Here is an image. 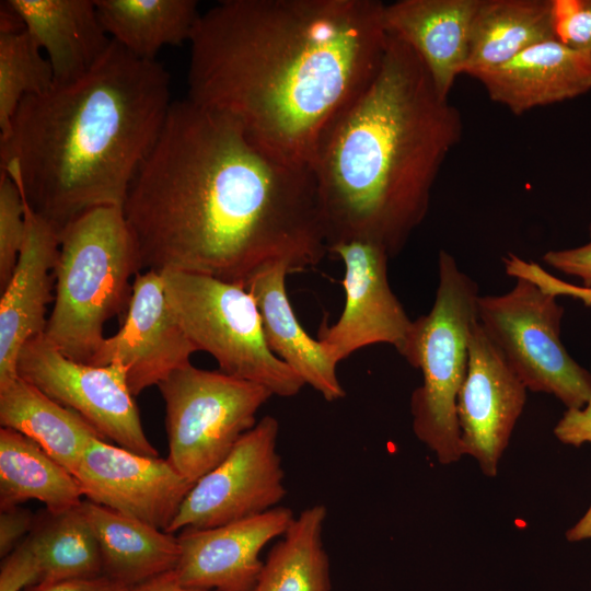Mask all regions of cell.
<instances>
[{"label": "cell", "mask_w": 591, "mask_h": 591, "mask_svg": "<svg viewBox=\"0 0 591 591\" xmlns=\"http://www.w3.org/2000/svg\"><path fill=\"white\" fill-rule=\"evenodd\" d=\"M123 212L141 271L195 273L244 287L267 263L303 271L327 252L310 167L265 151L229 117L189 99L172 102Z\"/></svg>", "instance_id": "cell-1"}, {"label": "cell", "mask_w": 591, "mask_h": 591, "mask_svg": "<svg viewBox=\"0 0 591 591\" xmlns=\"http://www.w3.org/2000/svg\"><path fill=\"white\" fill-rule=\"evenodd\" d=\"M383 7L221 1L200 14L189 39L187 99L225 115L273 155L309 166L326 125L381 66Z\"/></svg>", "instance_id": "cell-2"}, {"label": "cell", "mask_w": 591, "mask_h": 591, "mask_svg": "<svg viewBox=\"0 0 591 591\" xmlns=\"http://www.w3.org/2000/svg\"><path fill=\"white\" fill-rule=\"evenodd\" d=\"M462 132L419 57L389 35L375 76L326 125L309 165L327 248L366 240L398 254Z\"/></svg>", "instance_id": "cell-3"}, {"label": "cell", "mask_w": 591, "mask_h": 591, "mask_svg": "<svg viewBox=\"0 0 591 591\" xmlns=\"http://www.w3.org/2000/svg\"><path fill=\"white\" fill-rule=\"evenodd\" d=\"M172 102L163 66L112 40L80 79L21 101L0 137V170L59 232L92 209L123 208Z\"/></svg>", "instance_id": "cell-4"}, {"label": "cell", "mask_w": 591, "mask_h": 591, "mask_svg": "<svg viewBox=\"0 0 591 591\" xmlns=\"http://www.w3.org/2000/svg\"><path fill=\"white\" fill-rule=\"evenodd\" d=\"M55 301L45 338L66 357L90 363L105 323L128 308L141 271L137 243L120 207L92 209L60 231Z\"/></svg>", "instance_id": "cell-5"}, {"label": "cell", "mask_w": 591, "mask_h": 591, "mask_svg": "<svg viewBox=\"0 0 591 591\" xmlns=\"http://www.w3.org/2000/svg\"><path fill=\"white\" fill-rule=\"evenodd\" d=\"M439 282L430 312L413 321L402 357L421 371L410 397L413 429L442 464L463 454L456 402L468 363L471 331L477 320L478 287L445 251L438 258Z\"/></svg>", "instance_id": "cell-6"}, {"label": "cell", "mask_w": 591, "mask_h": 591, "mask_svg": "<svg viewBox=\"0 0 591 591\" xmlns=\"http://www.w3.org/2000/svg\"><path fill=\"white\" fill-rule=\"evenodd\" d=\"M170 309L197 351H206L220 371L291 397L305 385L269 349L253 296L241 285L211 276L160 273Z\"/></svg>", "instance_id": "cell-7"}, {"label": "cell", "mask_w": 591, "mask_h": 591, "mask_svg": "<svg viewBox=\"0 0 591 591\" xmlns=\"http://www.w3.org/2000/svg\"><path fill=\"white\" fill-rule=\"evenodd\" d=\"M505 263L517 282L503 294L478 297V322L528 390L553 394L568 409L584 407L591 373L560 340L564 309L556 301L557 283H542L517 256Z\"/></svg>", "instance_id": "cell-8"}, {"label": "cell", "mask_w": 591, "mask_h": 591, "mask_svg": "<svg viewBox=\"0 0 591 591\" xmlns=\"http://www.w3.org/2000/svg\"><path fill=\"white\" fill-rule=\"evenodd\" d=\"M158 387L165 403L166 459L192 484L223 461L273 396L260 384L192 363Z\"/></svg>", "instance_id": "cell-9"}, {"label": "cell", "mask_w": 591, "mask_h": 591, "mask_svg": "<svg viewBox=\"0 0 591 591\" xmlns=\"http://www.w3.org/2000/svg\"><path fill=\"white\" fill-rule=\"evenodd\" d=\"M18 374L81 415L106 441L138 454L159 456L144 433L120 362L93 366L74 361L43 334L22 348Z\"/></svg>", "instance_id": "cell-10"}, {"label": "cell", "mask_w": 591, "mask_h": 591, "mask_svg": "<svg viewBox=\"0 0 591 591\" xmlns=\"http://www.w3.org/2000/svg\"><path fill=\"white\" fill-rule=\"evenodd\" d=\"M279 422L263 417L185 497L166 532L208 529L264 513L286 496L277 452Z\"/></svg>", "instance_id": "cell-11"}, {"label": "cell", "mask_w": 591, "mask_h": 591, "mask_svg": "<svg viewBox=\"0 0 591 591\" xmlns=\"http://www.w3.org/2000/svg\"><path fill=\"white\" fill-rule=\"evenodd\" d=\"M327 252L339 257L345 267L344 310L336 323H323L317 333L329 358L338 364L374 344L392 345L402 355L413 321L390 287L389 253L366 240L336 243Z\"/></svg>", "instance_id": "cell-12"}, {"label": "cell", "mask_w": 591, "mask_h": 591, "mask_svg": "<svg viewBox=\"0 0 591 591\" xmlns=\"http://www.w3.org/2000/svg\"><path fill=\"white\" fill-rule=\"evenodd\" d=\"M86 500L167 531L194 486L167 461L96 438L74 475Z\"/></svg>", "instance_id": "cell-13"}, {"label": "cell", "mask_w": 591, "mask_h": 591, "mask_svg": "<svg viewBox=\"0 0 591 591\" xmlns=\"http://www.w3.org/2000/svg\"><path fill=\"white\" fill-rule=\"evenodd\" d=\"M526 390L476 320L456 413L463 454L475 457L487 476L497 474L499 460L523 410Z\"/></svg>", "instance_id": "cell-14"}, {"label": "cell", "mask_w": 591, "mask_h": 591, "mask_svg": "<svg viewBox=\"0 0 591 591\" xmlns=\"http://www.w3.org/2000/svg\"><path fill=\"white\" fill-rule=\"evenodd\" d=\"M197 349L175 320L160 273L140 271L120 329L105 337L89 364L120 362L134 396L190 364Z\"/></svg>", "instance_id": "cell-15"}, {"label": "cell", "mask_w": 591, "mask_h": 591, "mask_svg": "<svg viewBox=\"0 0 591 591\" xmlns=\"http://www.w3.org/2000/svg\"><path fill=\"white\" fill-rule=\"evenodd\" d=\"M294 515L275 507L258 515L208 529H184L177 536L178 582L201 591H252L264 561L262 549L282 536Z\"/></svg>", "instance_id": "cell-16"}, {"label": "cell", "mask_w": 591, "mask_h": 591, "mask_svg": "<svg viewBox=\"0 0 591 591\" xmlns=\"http://www.w3.org/2000/svg\"><path fill=\"white\" fill-rule=\"evenodd\" d=\"M23 199L26 236L14 273L1 290L0 385L19 376L22 348L46 329V306L53 300L59 254L60 232L32 210L24 195Z\"/></svg>", "instance_id": "cell-17"}, {"label": "cell", "mask_w": 591, "mask_h": 591, "mask_svg": "<svg viewBox=\"0 0 591 591\" xmlns=\"http://www.w3.org/2000/svg\"><path fill=\"white\" fill-rule=\"evenodd\" d=\"M513 115L575 99L591 90V56L551 38L472 76Z\"/></svg>", "instance_id": "cell-18"}, {"label": "cell", "mask_w": 591, "mask_h": 591, "mask_svg": "<svg viewBox=\"0 0 591 591\" xmlns=\"http://www.w3.org/2000/svg\"><path fill=\"white\" fill-rule=\"evenodd\" d=\"M479 0H399L383 7L386 33L421 60L437 90L448 96L463 74Z\"/></svg>", "instance_id": "cell-19"}, {"label": "cell", "mask_w": 591, "mask_h": 591, "mask_svg": "<svg viewBox=\"0 0 591 591\" xmlns=\"http://www.w3.org/2000/svg\"><path fill=\"white\" fill-rule=\"evenodd\" d=\"M292 273L287 260L267 263L247 279L244 288L256 301L271 352L326 401H338L346 393L337 376V363L322 343L304 331L289 301L286 278Z\"/></svg>", "instance_id": "cell-20"}, {"label": "cell", "mask_w": 591, "mask_h": 591, "mask_svg": "<svg viewBox=\"0 0 591 591\" xmlns=\"http://www.w3.org/2000/svg\"><path fill=\"white\" fill-rule=\"evenodd\" d=\"M24 28L46 54L54 84L86 74L108 50L95 0H7Z\"/></svg>", "instance_id": "cell-21"}, {"label": "cell", "mask_w": 591, "mask_h": 591, "mask_svg": "<svg viewBox=\"0 0 591 591\" xmlns=\"http://www.w3.org/2000/svg\"><path fill=\"white\" fill-rule=\"evenodd\" d=\"M80 510L99 544L103 575L131 588L175 569L174 534L86 499Z\"/></svg>", "instance_id": "cell-22"}, {"label": "cell", "mask_w": 591, "mask_h": 591, "mask_svg": "<svg viewBox=\"0 0 591 591\" xmlns=\"http://www.w3.org/2000/svg\"><path fill=\"white\" fill-rule=\"evenodd\" d=\"M0 424L33 440L73 475L90 442L104 439L81 415L20 375L0 385Z\"/></svg>", "instance_id": "cell-23"}, {"label": "cell", "mask_w": 591, "mask_h": 591, "mask_svg": "<svg viewBox=\"0 0 591 591\" xmlns=\"http://www.w3.org/2000/svg\"><path fill=\"white\" fill-rule=\"evenodd\" d=\"M551 38H556L552 0H479L463 74L500 66Z\"/></svg>", "instance_id": "cell-24"}, {"label": "cell", "mask_w": 591, "mask_h": 591, "mask_svg": "<svg viewBox=\"0 0 591 591\" xmlns=\"http://www.w3.org/2000/svg\"><path fill=\"white\" fill-rule=\"evenodd\" d=\"M77 477L26 436L0 429V509L27 500L43 502L53 513L83 500Z\"/></svg>", "instance_id": "cell-25"}, {"label": "cell", "mask_w": 591, "mask_h": 591, "mask_svg": "<svg viewBox=\"0 0 591 591\" xmlns=\"http://www.w3.org/2000/svg\"><path fill=\"white\" fill-rule=\"evenodd\" d=\"M112 40L138 58L155 60L170 45L189 42L201 13L195 0H95Z\"/></svg>", "instance_id": "cell-26"}, {"label": "cell", "mask_w": 591, "mask_h": 591, "mask_svg": "<svg viewBox=\"0 0 591 591\" xmlns=\"http://www.w3.org/2000/svg\"><path fill=\"white\" fill-rule=\"evenodd\" d=\"M326 517L323 505L294 515L270 549L252 591H331L329 559L323 543Z\"/></svg>", "instance_id": "cell-27"}, {"label": "cell", "mask_w": 591, "mask_h": 591, "mask_svg": "<svg viewBox=\"0 0 591 591\" xmlns=\"http://www.w3.org/2000/svg\"><path fill=\"white\" fill-rule=\"evenodd\" d=\"M42 566L38 583L88 579L103 575L96 538L83 517L80 505L36 515L30 533Z\"/></svg>", "instance_id": "cell-28"}, {"label": "cell", "mask_w": 591, "mask_h": 591, "mask_svg": "<svg viewBox=\"0 0 591 591\" xmlns=\"http://www.w3.org/2000/svg\"><path fill=\"white\" fill-rule=\"evenodd\" d=\"M25 28L0 32V137L7 135L21 101L54 85V73Z\"/></svg>", "instance_id": "cell-29"}, {"label": "cell", "mask_w": 591, "mask_h": 591, "mask_svg": "<svg viewBox=\"0 0 591 591\" xmlns=\"http://www.w3.org/2000/svg\"><path fill=\"white\" fill-rule=\"evenodd\" d=\"M26 236L23 195L3 170H0V288L10 281Z\"/></svg>", "instance_id": "cell-30"}, {"label": "cell", "mask_w": 591, "mask_h": 591, "mask_svg": "<svg viewBox=\"0 0 591 591\" xmlns=\"http://www.w3.org/2000/svg\"><path fill=\"white\" fill-rule=\"evenodd\" d=\"M555 37L591 56V0H552Z\"/></svg>", "instance_id": "cell-31"}, {"label": "cell", "mask_w": 591, "mask_h": 591, "mask_svg": "<svg viewBox=\"0 0 591 591\" xmlns=\"http://www.w3.org/2000/svg\"><path fill=\"white\" fill-rule=\"evenodd\" d=\"M42 576L40 560L28 535L16 548L2 558L0 591H21L37 584Z\"/></svg>", "instance_id": "cell-32"}, {"label": "cell", "mask_w": 591, "mask_h": 591, "mask_svg": "<svg viewBox=\"0 0 591 591\" xmlns=\"http://www.w3.org/2000/svg\"><path fill=\"white\" fill-rule=\"evenodd\" d=\"M36 515L28 509L13 506L0 509V556L9 555L32 532Z\"/></svg>", "instance_id": "cell-33"}, {"label": "cell", "mask_w": 591, "mask_h": 591, "mask_svg": "<svg viewBox=\"0 0 591 591\" xmlns=\"http://www.w3.org/2000/svg\"><path fill=\"white\" fill-rule=\"evenodd\" d=\"M543 262L567 275L579 277L591 289V224L590 241L581 246L552 250L544 254Z\"/></svg>", "instance_id": "cell-34"}, {"label": "cell", "mask_w": 591, "mask_h": 591, "mask_svg": "<svg viewBox=\"0 0 591 591\" xmlns=\"http://www.w3.org/2000/svg\"><path fill=\"white\" fill-rule=\"evenodd\" d=\"M559 441L580 447L591 443V398L580 409H568L554 429Z\"/></svg>", "instance_id": "cell-35"}, {"label": "cell", "mask_w": 591, "mask_h": 591, "mask_svg": "<svg viewBox=\"0 0 591 591\" xmlns=\"http://www.w3.org/2000/svg\"><path fill=\"white\" fill-rule=\"evenodd\" d=\"M128 587L102 575L88 579L66 580L54 583H37L25 591H128Z\"/></svg>", "instance_id": "cell-36"}, {"label": "cell", "mask_w": 591, "mask_h": 591, "mask_svg": "<svg viewBox=\"0 0 591 591\" xmlns=\"http://www.w3.org/2000/svg\"><path fill=\"white\" fill-rule=\"evenodd\" d=\"M128 591H201V590L188 589L182 586L177 580L175 571L172 570V571L162 573L160 576H157L152 579H149L144 582H141L137 586H134L129 588Z\"/></svg>", "instance_id": "cell-37"}, {"label": "cell", "mask_w": 591, "mask_h": 591, "mask_svg": "<svg viewBox=\"0 0 591 591\" xmlns=\"http://www.w3.org/2000/svg\"><path fill=\"white\" fill-rule=\"evenodd\" d=\"M566 537L570 542H578L584 538H591V506L586 514L567 531Z\"/></svg>", "instance_id": "cell-38"}]
</instances>
